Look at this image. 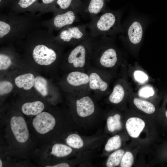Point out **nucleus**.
Instances as JSON below:
<instances>
[{"label": "nucleus", "instance_id": "1", "mask_svg": "<svg viewBox=\"0 0 167 167\" xmlns=\"http://www.w3.org/2000/svg\"><path fill=\"white\" fill-rule=\"evenodd\" d=\"M23 40L29 48L32 60L38 65H49L56 62L62 54L63 45L53 32L46 29L35 30Z\"/></svg>", "mask_w": 167, "mask_h": 167}, {"label": "nucleus", "instance_id": "2", "mask_svg": "<svg viewBox=\"0 0 167 167\" xmlns=\"http://www.w3.org/2000/svg\"><path fill=\"white\" fill-rule=\"evenodd\" d=\"M38 14L8 12L0 14V43L20 41L41 27Z\"/></svg>", "mask_w": 167, "mask_h": 167}, {"label": "nucleus", "instance_id": "3", "mask_svg": "<svg viewBox=\"0 0 167 167\" xmlns=\"http://www.w3.org/2000/svg\"><path fill=\"white\" fill-rule=\"evenodd\" d=\"M121 16L120 11L110 10L106 6L103 12L92 18L87 23L90 36L92 38L113 36L122 32Z\"/></svg>", "mask_w": 167, "mask_h": 167}, {"label": "nucleus", "instance_id": "4", "mask_svg": "<svg viewBox=\"0 0 167 167\" xmlns=\"http://www.w3.org/2000/svg\"><path fill=\"white\" fill-rule=\"evenodd\" d=\"M110 39L107 36L92 38V65L109 71L118 65L120 60L119 54L117 49L110 44Z\"/></svg>", "mask_w": 167, "mask_h": 167}, {"label": "nucleus", "instance_id": "5", "mask_svg": "<svg viewBox=\"0 0 167 167\" xmlns=\"http://www.w3.org/2000/svg\"><path fill=\"white\" fill-rule=\"evenodd\" d=\"M92 54V38L87 39L73 46L65 56V62L70 71L86 72L87 66L91 63Z\"/></svg>", "mask_w": 167, "mask_h": 167}, {"label": "nucleus", "instance_id": "6", "mask_svg": "<svg viewBox=\"0 0 167 167\" xmlns=\"http://www.w3.org/2000/svg\"><path fill=\"white\" fill-rule=\"evenodd\" d=\"M8 128L11 143L14 146L23 149L28 144L30 139V133L28 127L24 118L19 115H14L9 118Z\"/></svg>", "mask_w": 167, "mask_h": 167}, {"label": "nucleus", "instance_id": "7", "mask_svg": "<svg viewBox=\"0 0 167 167\" xmlns=\"http://www.w3.org/2000/svg\"><path fill=\"white\" fill-rule=\"evenodd\" d=\"M89 76V88L91 92L96 95H103L109 92L111 75L109 71L95 67L91 64L87 67Z\"/></svg>", "mask_w": 167, "mask_h": 167}, {"label": "nucleus", "instance_id": "8", "mask_svg": "<svg viewBox=\"0 0 167 167\" xmlns=\"http://www.w3.org/2000/svg\"><path fill=\"white\" fill-rule=\"evenodd\" d=\"M78 14V11L74 9L54 13L50 19L41 21V25L52 32L54 31H59L64 27L79 21Z\"/></svg>", "mask_w": 167, "mask_h": 167}, {"label": "nucleus", "instance_id": "9", "mask_svg": "<svg viewBox=\"0 0 167 167\" xmlns=\"http://www.w3.org/2000/svg\"><path fill=\"white\" fill-rule=\"evenodd\" d=\"M87 24L70 25L60 30L56 38L62 45L73 46L90 37Z\"/></svg>", "mask_w": 167, "mask_h": 167}, {"label": "nucleus", "instance_id": "10", "mask_svg": "<svg viewBox=\"0 0 167 167\" xmlns=\"http://www.w3.org/2000/svg\"><path fill=\"white\" fill-rule=\"evenodd\" d=\"M66 81L70 88L71 94L91 92L89 88V76L87 72L70 71L66 77Z\"/></svg>", "mask_w": 167, "mask_h": 167}, {"label": "nucleus", "instance_id": "11", "mask_svg": "<svg viewBox=\"0 0 167 167\" xmlns=\"http://www.w3.org/2000/svg\"><path fill=\"white\" fill-rule=\"evenodd\" d=\"M91 92L76 94L78 97L75 102V109L78 115L86 117L92 115L95 110L93 100L89 94Z\"/></svg>", "mask_w": 167, "mask_h": 167}, {"label": "nucleus", "instance_id": "12", "mask_svg": "<svg viewBox=\"0 0 167 167\" xmlns=\"http://www.w3.org/2000/svg\"><path fill=\"white\" fill-rule=\"evenodd\" d=\"M109 0H84L79 14L85 18L91 19L103 12Z\"/></svg>", "mask_w": 167, "mask_h": 167}, {"label": "nucleus", "instance_id": "13", "mask_svg": "<svg viewBox=\"0 0 167 167\" xmlns=\"http://www.w3.org/2000/svg\"><path fill=\"white\" fill-rule=\"evenodd\" d=\"M82 0H56L47 10L46 13L53 14L74 9L79 12L82 5Z\"/></svg>", "mask_w": 167, "mask_h": 167}, {"label": "nucleus", "instance_id": "14", "mask_svg": "<svg viewBox=\"0 0 167 167\" xmlns=\"http://www.w3.org/2000/svg\"><path fill=\"white\" fill-rule=\"evenodd\" d=\"M145 126L144 121L137 117L129 118L126 123V127L128 134L133 138H136L139 136Z\"/></svg>", "mask_w": 167, "mask_h": 167}, {"label": "nucleus", "instance_id": "15", "mask_svg": "<svg viewBox=\"0 0 167 167\" xmlns=\"http://www.w3.org/2000/svg\"><path fill=\"white\" fill-rule=\"evenodd\" d=\"M123 81L122 79L117 81L109 96V100L113 104L119 103L125 96L126 90Z\"/></svg>", "mask_w": 167, "mask_h": 167}, {"label": "nucleus", "instance_id": "16", "mask_svg": "<svg viewBox=\"0 0 167 167\" xmlns=\"http://www.w3.org/2000/svg\"><path fill=\"white\" fill-rule=\"evenodd\" d=\"M45 106L43 102L39 101L25 103L22 105V113L27 116H36L43 111Z\"/></svg>", "mask_w": 167, "mask_h": 167}, {"label": "nucleus", "instance_id": "17", "mask_svg": "<svg viewBox=\"0 0 167 167\" xmlns=\"http://www.w3.org/2000/svg\"><path fill=\"white\" fill-rule=\"evenodd\" d=\"M127 34L131 43L134 45L139 43L143 34V28L140 23L137 21L133 22L128 28Z\"/></svg>", "mask_w": 167, "mask_h": 167}, {"label": "nucleus", "instance_id": "18", "mask_svg": "<svg viewBox=\"0 0 167 167\" xmlns=\"http://www.w3.org/2000/svg\"><path fill=\"white\" fill-rule=\"evenodd\" d=\"M37 0H16L7 9L8 12L21 13L28 12Z\"/></svg>", "mask_w": 167, "mask_h": 167}, {"label": "nucleus", "instance_id": "19", "mask_svg": "<svg viewBox=\"0 0 167 167\" xmlns=\"http://www.w3.org/2000/svg\"><path fill=\"white\" fill-rule=\"evenodd\" d=\"M35 80V78L33 74L27 73L17 76L15 79V82L18 88L28 90L34 86Z\"/></svg>", "mask_w": 167, "mask_h": 167}, {"label": "nucleus", "instance_id": "20", "mask_svg": "<svg viewBox=\"0 0 167 167\" xmlns=\"http://www.w3.org/2000/svg\"><path fill=\"white\" fill-rule=\"evenodd\" d=\"M56 0H37L32 6L28 12L36 13L41 15L46 11Z\"/></svg>", "mask_w": 167, "mask_h": 167}, {"label": "nucleus", "instance_id": "21", "mask_svg": "<svg viewBox=\"0 0 167 167\" xmlns=\"http://www.w3.org/2000/svg\"><path fill=\"white\" fill-rule=\"evenodd\" d=\"M72 149L66 145L56 143L52 147L50 154L57 157H63L69 155L72 152Z\"/></svg>", "mask_w": 167, "mask_h": 167}, {"label": "nucleus", "instance_id": "22", "mask_svg": "<svg viewBox=\"0 0 167 167\" xmlns=\"http://www.w3.org/2000/svg\"><path fill=\"white\" fill-rule=\"evenodd\" d=\"M133 103L137 108L145 113L151 114L155 111L154 105L148 101L135 97L134 99Z\"/></svg>", "mask_w": 167, "mask_h": 167}, {"label": "nucleus", "instance_id": "23", "mask_svg": "<svg viewBox=\"0 0 167 167\" xmlns=\"http://www.w3.org/2000/svg\"><path fill=\"white\" fill-rule=\"evenodd\" d=\"M34 86L36 89L43 96H45L48 95V82L43 77L39 76L35 78Z\"/></svg>", "mask_w": 167, "mask_h": 167}, {"label": "nucleus", "instance_id": "24", "mask_svg": "<svg viewBox=\"0 0 167 167\" xmlns=\"http://www.w3.org/2000/svg\"><path fill=\"white\" fill-rule=\"evenodd\" d=\"M124 151L121 149L118 150L112 153L109 156L106 163L108 167H113L119 165L124 155Z\"/></svg>", "mask_w": 167, "mask_h": 167}, {"label": "nucleus", "instance_id": "25", "mask_svg": "<svg viewBox=\"0 0 167 167\" xmlns=\"http://www.w3.org/2000/svg\"><path fill=\"white\" fill-rule=\"evenodd\" d=\"M120 119L121 116L118 114L109 117L107 121L108 130L111 132H113L116 130L120 129L122 127Z\"/></svg>", "mask_w": 167, "mask_h": 167}, {"label": "nucleus", "instance_id": "26", "mask_svg": "<svg viewBox=\"0 0 167 167\" xmlns=\"http://www.w3.org/2000/svg\"><path fill=\"white\" fill-rule=\"evenodd\" d=\"M66 141L68 146L75 149L80 148L84 145L82 139L76 134H72L68 135L66 139Z\"/></svg>", "mask_w": 167, "mask_h": 167}, {"label": "nucleus", "instance_id": "27", "mask_svg": "<svg viewBox=\"0 0 167 167\" xmlns=\"http://www.w3.org/2000/svg\"><path fill=\"white\" fill-rule=\"evenodd\" d=\"M121 145V139L118 135H115L109 139L105 146V150L110 152L118 149Z\"/></svg>", "mask_w": 167, "mask_h": 167}, {"label": "nucleus", "instance_id": "28", "mask_svg": "<svg viewBox=\"0 0 167 167\" xmlns=\"http://www.w3.org/2000/svg\"><path fill=\"white\" fill-rule=\"evenodd\" d=\"M7 53L2 52L0 54V70H3L7 69L11 65L12 61L11 56L9 54V50Z\"/></svg>", "mask_w": 167, "mask_h": 167}, {"label": "nucleus", "instance_id": "29", "mask_svg": "<svg viewBox=\"0 0 167 167\" xmlns=\"http://www.w3.org/2000/svg\"><path fill=\"white\" fill-rule=\"evenodd\" d=\"M134 162V157L132 153L126 152L123 155L120 163L121 167H131Z\"/></svg>", "mask_w": 167, "mask_h": 167}, {"label": "nucleus", "instance_id": "30", "mask_svg": "<svg viewBox=\"0 0 167 167\" xmlns=\"http://www.w3.org/2000/svg\"><path fill=\"white\" fill-rule=\"evenodd\" d=\"M13 88L12 84L9 81L4 80L0 82V95L1 96L7 94L11 92Z\"/></svg>", "mask_w": 167, "mask_h": 167}, {"label": "nucleus", "instance_id": "31", "mask_svg": "<svg viewBox=\"0 0 167 167\" xmlns=\"http://www.w3.org/2000/svg\"><path fill=\"white\" fill-rule=\"evenodd\" d=\"M16 0H0V11L8 9L11 4Z\"/></svg>", "mask_w": 167, "mask_h": 167}, {"label": "nucleus", "instance_id": "32", "mask_svg": "<svg viewBox=\"0 0 167 167\" xmlns=\"http://www.w3.org/2000/svg\"><path fill=\"white\" fill-rule=\"evenodd\" d=\"M46 167H69V165L66 163H61L53 165H46Z\"/></svg>", "mask_w": 167, "mask_h": 167}, {"label": "nucleus", "instance_id": "33", "mask_svg": "<svg viewBox=\"0 0 167 167\" xmlns=\"http://www.w3.org/2000/svg\"><path fill=\"white\" fill-rule=\"evenodd\" d=\"M136 76L137 78L139 80H143L145 79V76L143 74L140 72H138L136 73Z\"/></svg>", "mask_w": 167, "mask_h": 167}, {"label": "nucleus", "instance_id": "34", "mask_svg": "<svg viewBox=\"0 0 167 167\" xmlns=\"http://www.w3.org/2000/svg\"><path fill=\"white\" fill-rule=\"evenodd\" d=\"M3 166V163L2 160L0 159V167H2Z\"/></svg>", "mask_w": 167, "mask_h": 167}, {"label": "nucleus", "instance_id": "35", "mask_svg": "<svg viewBox=\"0 0 167 167\" xmlns=\"http://www.w3.org/2000/svg\"><path fill=\"white\" fill-rule=\"evenodd\" d=\"M165 115H166V117L167 118V111L165 112Z\"/></svg>", "mask_w": 167, "mask_h": 167}]
</instances>
